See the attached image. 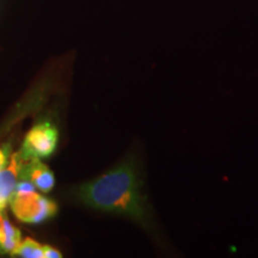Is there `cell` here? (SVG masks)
I'll list each match as a JSON object with an SVG mask.
<instances>
[{
	"label": "cell",
	"mask_w": 258,
	"mask_h": 258,
	"mask_svg": "<svg viewBox=\"0 0 258 258\" xmlns=\"http://www.w3.org/2000/svg\"><path fill=\"white\" fill-rule=\"evenodd\" d=\"M78 198L90 208L127 218L161 239L152 207L144 194L141 167L135 154H128L111 169L83 184Z\"/></svg>",
	"instance_id": "obj_1"
},
{
	"label": "cell",
	"mask_w": 258,
	"mask_h": 258,
	"mask_svg": "<svg viewBox=\"0 0 258 258\" xmlns=\"http://www.w3.org/2000/svg\"><path fill=\"white\" fill-rule=\"evenodd\" d=\"M12 212L19 220L27 224H41L55 215L57 207L55 202L35 191L17 192L10 199Z\"/></svg>",
	"instance_id": "obj_2"
},
{
	"label": "cell",
	"mask_w": 258,
	"mask_h": 258,
	"mask_svg": "<svg viewBox=\"0 0 258 258\" xmlns=\"http://www.w3.org/2000/svg\"><path fill=\"white\" fill-rule=\"evenodd\" d=\"M57 145V131L49 122L35 125L25 137L21 153L22 159H41L53 154Z\"/></svg>",
	"instance_id": "obj_3"
},
{
	"label": "cell",
	"mask_w": 258,
	"mask_h": 258,
	"mask_svg": "<svg viewBox=\"0 0 258 258\" xmlns=\"http://www.w3.org/2000/svg\"><path fill=\"white\" fill-rule=\"evenodd\" d=\"M19 176L22 179H27L31 182L37 189H40L43 192H49L55 184L53 172L48 169V166L41 163L40 159H22Z\"/></svg>",
	"instance_id": "obj_4"
},
{
	"label": "cell",
	"mask_w": 258,
	"mask_h": 258,
	"mask_svg": "<svg viewBox=\"0 0 258 258\" xmlns=\"http://www.w3.org/2000/svg\"><path fill=\"white\" fill-rule=\"evenodd\" d=\"M22 158L19 153H15L8 165L0 169V211H4L5 206L14 195L17 179L21 170Z\"/></svg>",
	"instance_id": "obj_5"
},
{
	"label": "cell",
	"mask_w": 258,
	"mask_h": 258,
	"mask_svg": "<svg viewBox=\"0 0 258 258\" xmlns=\"http://www.w3.org/2000/svg\"><path fill=\"white\" fill-rule=\"evenodd\" d=\"M21 243V232L11 225L5 213L0 211V253L14 254Z\"/></svg>",
	"instance_id": "obj_6"
},
{
	"label": "cell",
	"mask_w": 258,
	"mask_h": 258,
	"mask_svg": "<svg viewBox=\"0 0 258 258\" xmlns=\"http://www.w3.org/2000/svg\"><path fill=\"white\" fill-rule=\"evenodd\" d=\"M14 256L24 258H43V246L38 244L37 241L31 239V238H27V239L19 243L17 249L15 250Z\"/></svg>",
	"instance_id": "obj_7"
},
{
	"label": "cell",
	"mask_w": 258,
	"mask_h": 258,
	"mask_svg": "<svg viewBox=\"0 0 258 258\" xmlns=\"http://www.w3.org/2000/svg\"><path fill=\"white\" fill-rule=\"evenodd\" d=\"M10 152H11V148L10 146H3L0 147V169L8 165V163L10 161Z\"/></svg>",
	"instance_id": "obj_8"
},
{
	"label": "cell",
	"mask_w": 258,
	"mask_h": 258,
	"mask_svg": "<svg viewBox=\"0 0 258 258\" xmlns=\"http://www.w3.org/2000/svg\"><path fill=\"white\" fill-rule=\"evenodd\" d=\"M43 252H44V258H61L62 254H61L59 251L54 247L49 246V245H44L43 246Z\"/></svg>",
	"instance_id": "obj_9"
}]
</instances>
